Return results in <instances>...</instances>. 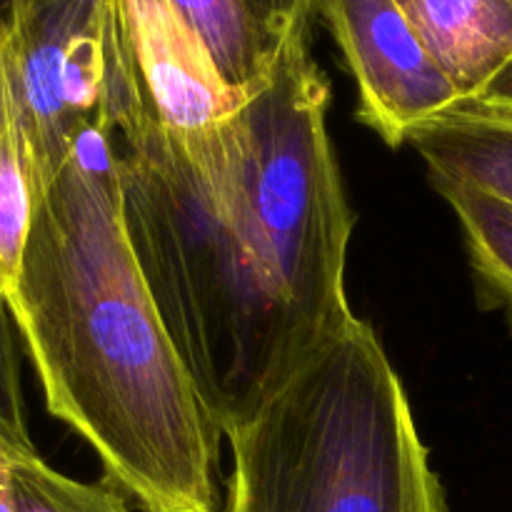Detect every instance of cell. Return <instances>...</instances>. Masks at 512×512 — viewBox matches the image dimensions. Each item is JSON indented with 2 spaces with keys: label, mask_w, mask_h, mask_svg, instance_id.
<instances>
[{
  "label": "cell",
  "mask_w": 512,
  "mask_h": 512,
  "mask_svg": "<svg viewBox=\"0 0 512 512\" xmlns=\"http://www.w3.org/2000/svg\"><path fill=\"white\" fill-rule=\"evenodd\" d=\"M328 103L303 33L215 128L173 133L148 108L118 135L130 245L223 435L355 318Z\"/></svg>",
  "instance_id": "6da1fadb"
},
{
  "label": "cell",
  "mask_w": 512,
  "mask_h": 512,
  "mask_svg": "<svg viewBox=\"0 0 512 512\" xmlns=\"http://www.w3.org/2000/svg\"><path fill=\"white\" fill-rule=\"evenodd\" d=\"M10 318L48 413L143 512H223V430L130 245L113 135L90 130L35 200Z\"/></svg>",
  "instance_id": "7a4b0ae2"
},
{
  "label": "cell",
  "mask_w": 512,
  "mask_h": 512,
  "mask_svg": "<svg viewBox=\"0 0 512 512\" xmlns=\"http://www.w3.org/2000/svg\"><path fill=\"white\" fill-rule=\"evenodd\" d=\"M225 440L223 512H448L403 380L358 315Z\"/></svg>",
  "instance_id": "3957f363"
},
{
  "label": "cell",
  "mask_w": 512,
  "mask_h": 512,
  "mask_svg": "<svg viewBox=\"0 0 512 512\" xmlns=\"http://www.w3.org/2000/svg\"><path fill=\"white\" fill-rule=\"evenodd\" d=\"M0 20L28 110L40 195L85 133L118 138L148 100L115 0H10Z\"/></svg>",
  "instance_id": "277c9868"
},
{
  "label": "cell",
  "mask_w": 512,
  "mask_h": 512,
  "mask_svg": "<svg viewBox=\"0 0 512 512\" xmlns=\"http://www.w3.org/2000/svg\"><path fill=\"white\" fill-rule=\"evenodd\" d=\"M320 18L358 85V120L400 148L410 130L463 103V93L398 0H318Z\"/></svg>",
  "instance_id": "5b68a950"
},
{
  "label": "cell",
  "mask_w": 512,
  "mask_h": 512,
  "mask_svg": "<svg viewBox=\"0 0 512 512\" xmlns=\"http://www.w3.org/2000/svg\"><path fill=\"white\" fill-rule=\"evenodd\" d=\"M150 113L180 135L203 133L233 115L248 90L228 85L173 0H115Z\"/></svg>",
  "instance_id": "8992f818"
},
{
  "label": "cell",
  "mask_w": 512,
  "mask_h": 512,
  "mask_svg": "<svg viewBox=\"0 0 512 512\" xmlns=\"http://www.w3.org/2000/svg\"><path fill=\"white\" fill-rule=\"evenodd\" d=\"M463 100L512 60V0H398Z\"/></svg>",
  "instance_id": "52a82bcc"
},
{
  "label": "cell",
  "mask_w": 512,
  "mask_h": 512,
  "mask_svg": "<svg viewBox=\"0 0 512 512\" xmlns=\"http://www.w3.org/2000/svg\"><path fill=\"white\" fill-rule=\"evenodd\" d=\"M430 178L473 185L512 203V115L458 103L410 130Z\"/></svg>",
  "instance_id": "ba28073f"
},
{
  "label": "cell",
  "mask_w": 512,
  "mask_h": 512,
  "mask_svg": "<svg viewBox=\"0 0 512 512\" xmlns=\"http://www.w3.org/2000/svg\"><path fill=\"white\" fill-rule=\"evenodd\" d=\"M38 198V165L28 110L15 80L5 25L0 20V298L18 290L25 245Z\"/></svg>",
  "instance_id": "9c48e42d"
},
{
  "label": "cell",
  "mask_w": 512,
  "mask_h": 512,
  "mask_svg": "<svg viewBox=\"0 0 512 512\" xmlns=\"http://www.w3.org/2000/svg\"><path fill=\"white\" fill-rule=\"evenodd\" d=\"M430 180L463 230L480 308L500 310L512 333V203L473 185Z\"/></svg>",
  "instance_id": "30bf717a"
},
{
  "label": "cell",
  "mask_w": 512,
  "mask_h": 512,
  "mask_svg": "<svg viewBox=\"0 0 512 512\" xmlns=\"http://www.w3.org/2000/svg\"><path fill=\"white\" fill-rule=\"evenodd\" d=\"M173 5L228 85L248 90L273 68L283 43L265 30L248 0H173Z\"/></svg>",
  "instance_id": "8fae6325"
},
{
  "label": "cell",
  "mask_w": 512,
  "mask_h": 512,
  "mask_svg": "<svg viewBox=\"0 0 512 512\" xmlns=\"http://www.w3.org/2000/svg\"><path fill=\"white\" fill-rule=\"evenodd\" d=\"M8 458L18 512H135L113 485L68 478L45 463L38 450Z\"/></svg>",
  "instance_id": "7c38bea8"
},
{
  "label": "cell",
  "mask_w": 512,
  "mask_h": 512,
  "mask_svg": "<svg viewBox=\"0 0 512 512\" xmlns=\"http://www.w3.org/2000/svg\"><path fill=\"white\" fill-rule=\"evenodd\" d=\"M18 330L10 318L8 303L0 298V445L5 453H28L35 450L28 430V408L20 383Z\"/></svg>",
  "instance_id": "4fadbf2b"
},
{
  "label": "cell",
  "mask_w": 512,
  "mask_h": 512,
  "mask_svg": "<svg viewBox=\"0 0 512 512\" xmlns=\"http://www.w3.org/2000/svg\"><path fill=\"white\" fill-rule=\"evenodd\" d=\"M248 5L278 43L310 33V20L318 10V0H248Z\"/></svg>",
  "instance_id": "5bb4252c"
},
{
  "label": "cell",
  "mask_w": 512,
  "mask_h": 512,
  "mask_svg": "<svg viewBox=\"0 0 512 512\" xmlns=\"http://www.w3.org/2000/svg\"><path fill=\"white\" fill-rule=\"evenodd\" d=\"M463 103H473L478 108L495 110V113H510L512 115V60L480 90L475 98L463 100Z\"/></svg>",
  "instance_id": "9a60e30c"
},
{
  "label": "cell",
  "mask_w": 512,
  "mask_h": 512,
  "mask_svg": "<svg viewBox=\"0 0 512 512\" xmlns=\"http://www.w3.org/2000/svg\"><path fill=\"white\" fill-rule=\"evenodd\" d=\"M0 512H18L15 505V488L13 473H10V458L5 448L0 445Z\"/></svg>",
  "instance_id": "2e32d148"
},
{
  "label": "cell",
  "mask_w": 512,
  "mask_h": 512,
  "mask_svg": "<svg viewBox=\"0 0 512 512\" xmlns=\"http://www.w3.org/2000/svg\"><path fill=\"white\" fill-rule=\"evenodd\" d=\"M8 3H10V0H0V15L5 13V8H8Z\"/></svg>",
  "instance_id": "e0dca14e"
}]
</instances>
